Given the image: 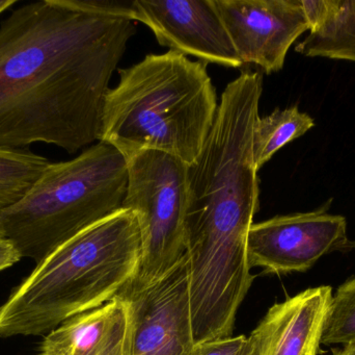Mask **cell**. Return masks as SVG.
<instances>
[{"label":"cell","instance_id":"ac0fdd59","mask_svg":"<svg viewBox=\"0 0 355 355\" xmlns=\"http://www.w3.org/2000/svg\"><path fill=\"white\" fill-rule=\"evenodd\" d=\"M126 331V329H125ZM125 331L114 341V343L108 348L103 355H123V346H124Z\"/></svg>","mask_w":355,"mask_h":355},{"label":"cell","instance_id":"8fae6325","mask_svg":"<svg viewBox=\"0 0 355 355\" xmlns=\"http://www.w3.org/2000/svg\"><path fill=\"white\" fill-rule=\"evenodd\" d=\"M126 329V311L118 298L68 319L44 336L39 355H103Z\"/></svg>","mask_w":355,"mask_h":355},{"label":"cell","instance_id":"30bf717a","mask_svg":"<svg viewBox=\"0 0 355 355\" xmlns=\"http://www.w3.org/2000/svg\"><path fill=\"white\" fill-rule=\"evenodd\" d=\"M331 297L321 286L275 304L248 337L252 354H318Z\"/></svg>","mask_w":355,"mask_h":355},{"label":"cell","instance_id":"d6986e66","mask_svg":"<svg viewBox=\"0 0 355 355\" xmlns=\"http://www.w3.org/2000/svg\"><path fill=\"white\" fill-rule=\"evenodd\" d=\"M334 355H355V340L350 343L345 344L341 350H336Z\"/></svg>","mask_w":355,"mask_h":355},{"label":"cell","instance_id":"5b68a950","mask_svg":"<svg viewBox=\"0 0 355 355\" xmlns=\"http://www.w3.org/2000/svg\"><path fill=\"white\" fill-rule=\"evenodd\" d=\"M126 162L123 208L137 215L143 239L139 271L126 287L141 289L166 276L185 256L188 165L157 150L137 152Z\"/></svg>","mask_w":355,"mask_h":355},{"label":"cell","instance_id":"4fadbf2b","mask_svg":"<svg viewBox=\"0 0 355 355\" xmlns=\"http://www.w3.org/2000/svg\"><path fill=\"white\" fill-rule=\"evenodd\" d=\"M315 126L314 120L296 106L277 108L269 116L257 119L252 133V151L257 170H260L284 146L302 137Z\"/></svg>","mask_w":355,"mask_h":355},{"label":"cell","instance_id":"8992f818","mask_svg":"<svg viewBox=\"0 0 355 355\" xmlns=\"http://www.w3.org/2000/svg\"><path fill=\"white\" fill-rule=\"evenodd\" d=\"M114 298L126 311L123 355H194L186 254L159 281L125 287Z\"/></svg>","mask_w":355,"mask_h":355},{"label":"cell","instance_id":"7c38bea8","mask_svg":"<svg viewBox=\"0 0 355 355\" xmlns=\"http://www.w3.org/2000/svg\"><path fill=\"white\" fill-rule=\"evenodd\" d=\"M308 37L295 50L309 58L355 62V0H304Z\"/></svg>","mask_w":355,"mask_h":355},{"label":"cell","instance_id":"6da1fadb","mask_svg":"<svg viewBox=\"0 0 355 355\" xmlns=\"http://www.w3.org/2000/svg\"><path fill=\"white\" fill-rule=\"evenodd\" d=\"M135 21L75 0L29 2L0 23V149L31 144L75 154L101 141L108 83Z\"/></svg>","mask_w":355,"mask_h":355},{"label":"cell","instance_id":"52a82bcc","mask_svg":"<svg viewBox=\"0 0 355 355\" xmlns=\"http://www.w3.org/2000/svg\"><path fill=\"white\" fill-rule=\"evenodd\" d=\"M352 250L355 242L348 238L346 219L323 208L254 223L248 231L250 267L275 274L304 272L327 254Z\"/></svg>","mask_w":355,"mask_h":355},{"label":"cell","instance_id":"7a4b0ae2","mask_svg":"<svg viewBox=\"0 0 355 355\" xmlns=\"http://www.w3.org/2000/svg\"><path fill=\"white\" fill-rule=\"evenodd\" d=\"M141 252L131 210L87 227L39 263L0 306V338L46 336L107 304L135 279Z\"/></svg>","mask_w":355,"mask_h":355},{"label":"cell","instance_id":"9c48e42d","mask_svg":"<svg viewBox=\"0 0 355 355\" xmlns=\"http://www.w3.org/2000/svg\"><path fill=\"white\" fill-rule=\"evenodd\" d=\"M137 21L158 43L202 62L240 68V60L215 0H137Z\"/></svg>","mask_w":355,"mask_h":355},{"label":"cell","instance_id":"9a60e30c","mask_svg":"<svg viewBox=\"0 0 355 355\" xmlns=\"http://www.w3.org/2000/svg\"><path fill=\"white\" fill-rule=\"evenodd\" d=\"M355 340V277L338 288L331 297L321 344H345Z\"/></svg>","mask_w":355,"mask_h":355},{"label":"cell","instance_id":"5bb4252c","mask_svg":"<svg viewBox=\"0 0 355 355\" xmlns=\"http://www.w3.org/2000/svg\"><path fill=\"white\" fill-rule=\"evenodd\" d=\"M49 164L28 150L0 149V213L22 199Z\"/></svg>","mask_w":355,"mask_h":355},{"label":"cell","instance_id":"3957f363","mask_svg":"<svg viewBox=\"0 0 355 355\" xmlns=\"http://www.w3.org/2000/svg\"><path fill=\"white\" fill-rule=\"evenodd\" d=\"M119 73L120 83L106 94L101 141L125 158L157 150L194 164L218 110L207 63L170 50Z\"/></svg>","mask_w":355,"mask_h":355},{"label":"cell","instance_id":"2e32d148","mask_svg":"<svg viewBox=\"0 0 355 355\" xmlns=\"http://www.w3.org/2000/svg\"><path fill=\"white\" fill-rule=\"evenodd\" d=\"M194 355H252V345L245 336L223 338L198 344Z\"/></svg>","mask_w":355,"mask_h":355},{"label":"cell","instance_id":"e0dca14e","mask_svg":"<svg viewBox=\"0 0 355 355\" xmlns=\"http://www.w3.org/2000/svg\"><path fill=\"white\" fill-rule=\"evenodd\" d=\"M21 260L18 250L10 240L0 236V271L10 268Z\"/></svg>","mask_w":355,"mask_h":355},{"label":"cell","instance_id":"ffe728a7","mask_svg":"<svg viewBox=\"0 0 355 355\" xmlns=\"http://www.w3.org/2000/svg\"><path fill=\"white\" fill-rule=\"evenodd\" d=\"M17 1L15 0H0V14L4 12V10H8L10 6H15Z\"/></svg>","mask_w":355,"mask_h":355},{"label":"cell","instance_id":"ba28073f","mask_svg":"<svg viewBox=\"0 0 355 355\" xmlns=\"http://www.w3.org/2000/svg\"><path fill=\"white\" fill-rule=\"evenodd\" d=\"M243 65L283 69L292 44L310 31L302 0H215Z\"/></svg>","mask_w":355,"mask_h":355},{"label":"cell","instance_id":"277c9868","mask_svg":"<svg viewBox=\"0 0 355 355\" xmlns=\"http://www.w3.org/2000/svg\"><path fill=\"white\" fill-rule=\"evenodd\" d=\"M128 185L125 156L98 142L68 162L48 165L22 199L0 213V236L21 258L41 263L87 227L123 208Z\"/></svg>","mask_w":355,"mask_h":355}]
</instances>
